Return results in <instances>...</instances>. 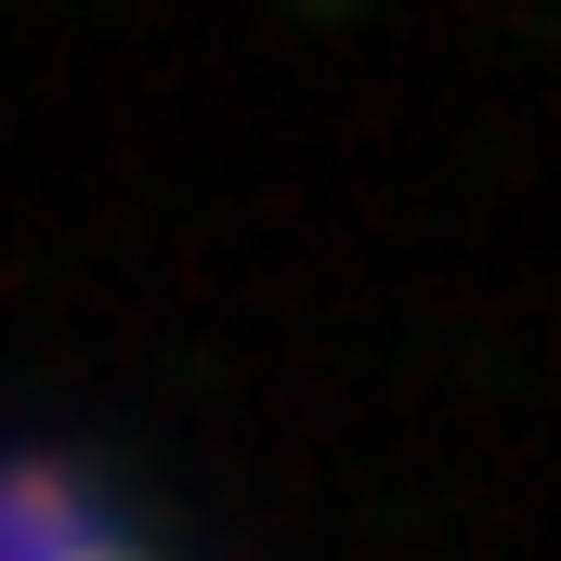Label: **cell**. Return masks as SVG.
I'll return each mask as SVG.
<instances>
[{
  "label": "cell",
  "mask_w": 561,
  "mask_h": 561,
  "mask_svg": "<svg viewBox=\"0 0 561 561\" xmlns=\"http://www.w3.org/2000/svg\"><path fill=\"white\" fill-rule=\"evenodd\" d=\"M0 561H131L92 510H66L53 483H0Z\"/></svg>",
  "instance_id": "cell-1"
}]
</instances>
